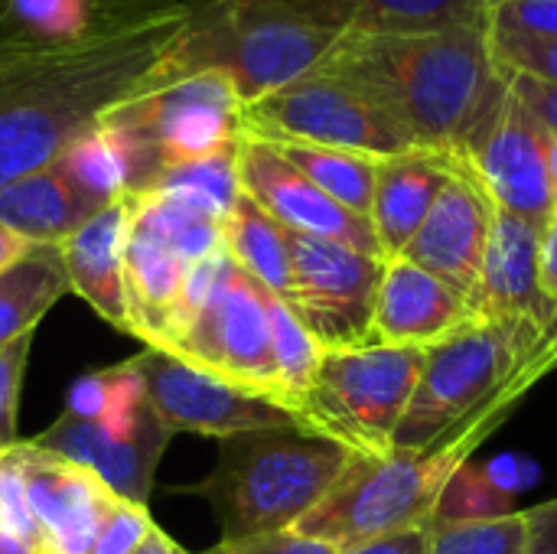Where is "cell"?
Segmentation results:
<instances>
[{
    "mask_svg": "<svg viewBox=\"0 0 557 554\" xmlns=\"http://www.w3.org/2000/svg\"><path fill=\"white\" fill-rule=\"evenodd\" d=\"M529 529V552L525 554H557V500L532 506L522 513Z\"/></svg>",
    "mask_w": 557,
    "mask_h": 554,
    "instance_id": "41",
    "label": "cell"
},
{
    "mask_svg": "<svg viewBox=\"0 0 557 554\" xmlns=\"http://www.w3.org/2000/svg\"><path fill=\"white\" fill-rule=\"evenodd\" d=\"M486 29L519 39H557V0H512L486 13Z\"/></svg>",
    "mask_w": 557,
    "mask_h": 554,
    "instance_id": "34",
    "label": "cell"
},
{
    "mask_svg": "<svg viewBox=\"0 0 557 554\" xmlns=\"http://www.w3.org/2000/svg\"><path fill=\"white\" fill-rule=\"evenodd\" d=\"M127 222H131V196H121L101 206L69 238L59 242L69 294H78L104 323H111L121 333H131L127 297H124Z\"/></svg>",
    "mask_w": 557,
    "mask_h": 554,
    "instance_id": "22",
    "label": "cell"
},
{
    "mask_svg": "<svg viewBox=\"0 0 557 554\" xmlns=\"http://www.w3.org/2000/svg\"><path fill=\"white\" fill-rule=\"evenodd\" d=\"M0 554H42L33 542H26V539H20L13 529H7L3 522H0Z\"/></svg>",
    "mask_w": 557,
    "mask_h": 554,
    "instance_id": "46",
    "label": "cell"
},
{
    "mask_svg": "<svg viewBox=\"0 0 557 554\" xmlns=\"http://www.w3.org/2000/svg\"><path fill=\"white\" fill-rule=\"evenodd\" d=\"M428 535H431V526L428 529H411V532H401V535H388V539H375V542H366V545L349 549L343 554H424Z\"/></svg>",
    "mask_w": 557,
    "mask_h": 554,
    "instance_id": "43",
    "label": "cell"
},
{
    "mask_svg": "<svg viewBox=\"0 0 557 554\" xmlns=\"http://www.w3.org/2000/svg\"><path fill=\"white\" fill-rule=\"evenodd\" d=\"M147 189H163V193H186L212 209H219L225 219L235 209L242 196V180H238V144L225 147L219 153L199 157V160H183L173 167H163Z\"/></svg>",
    "mask_w": 557,
    "mask_h": 554,
    "instance_id": "30",
    "label": "cell"
},
{
    "mask_svg": "<svg viewBox=\"0 0 557 554\" xmlns=\"http://www.w3.org/2000/svg\"><path fill=\"white\" fill-rule=\"evenodd\" d=\"M480 176L499 212L545 225L555 212V189L548 173V134L509 95L499 118L483 140L463 157Z\"/></svg>",
    "mask_w": 557,
    "mask_h": 554,
    "instance_id": "16",
    "label": "cell"
},
{
    "mask_svg": "<svg viewBox=\"0 0 557 554\" xmlns=\"http://www.w3.org/2000/svg\"><path fill=\"white\" fill-rule=\"evenodd\" d=\"M539 287L552 304H557V206L542 225L539 238Z\"/></svg>",
    "mask_w": 557,
    "mask_h": 554,
    "instance_id": "42",
    "label": "cell"
},
{
    "mask_svg": "<svg viewBox=\"0 0 557 554\" xmlns=\"http://www.w3.org/2000/svg\"><path fill=\"white\" fill-rule=\"evenodd\" d=\"M284 160H290L317 189H323L333 202L349 209L359 219H369L379 157L336 150V147H313V144H271Z\"/></svg>",
    "mask_w": 557,
    "mask_h": 554,
    "instance_id": "28",
    "label": "cell"
},
{
    "mask_svg": "<svg viewBox=\"0 0 557 554\" xmlns=\"http://www.w3.org/2000/svg\"><path fill=\"white\" fill-rule=\"evenodd\" d=\"M232 545L238 549V554H343L336 545L320 542V539H307L294 529L261 535V539H248V542H232Z\"/></svg>",
    "mask_w": 557,
    "mask_h": 554,
    "instance_id": "40",
    "label": "cell"
},
{
    "mask_svg": "<svg viewBox=\"0 0 557 554\" xmlns=\"http://www.w3.org/2000/svg\"><path fill=\"white\" fill-rule=\"evenodd\" d=\"M352 451L304 428H258L219 441L212 473L199 493L222 542H248L294 529L343 477Z\"/></svg>",
    "mask_w": 557,
    "mask_h": 554,
    "instance_id": "4",
    "label": "cell"
},
{
    "mask_svg": "<svg viewBox=\"0 0 557 554\" xmlns=\"http://www.w3.org/2000/svg\"><path fill=\"white\" fill-rule=\"evenodd\" d=\"M189 268L193 264L131 206L124 242V297L131 336H137L144 346L163 349L170 343Z\"/></svg>",
    "mask_w": 557,
    "mask_h": 554,
    "instance_id": "21",
    "label": "cell"
},
{
    "mask_svg": "<svg viewBox=\"0 0 557 554\" xmlns=\"http://www.w3.org/2000/svg\"><path fill=\"white\" fill-rule=\"evenodd\" d=\"M476 3L490 13V10H496V7H503V3H512V0H476Z\"/></svg>",
    "mask_w": 557,
    "mask_h": 554,
    "instance_id": "49",
    "label": "cell"
},
{
    "mask_svg": "<svg viewBox=\"0 0 557 554\" xmlns=\"http://www.w3.org/2000/svg\"><path fill=\"white\" fill-rule=\"evenodd\" d=\"M238 180H242V193L251 202H258L287 232L333 238L356 251L382 258L369 219H359L339 202H333L271 144L251 137L238 140Z\"/></svg>",
    "mask_w": 557,
    "mask_h": 554,
    "instance_id": "14",
    "label": "cell"
},
{
    "mask_svg": "<svg viewBox=\"0 0 557 554\" xmlns=\"http://www.w3.org/2000/svg\"><path fill=\"white\" fill-rule=\"evenodd\" d=\"M95 212L98 206L88 202L55 163L39 167L0 189V225L29 245H59Z\"/></svg>",
    "mask_w": 557,
    "mask_h": 554,
    "instance_id": "25",
    "label": "cell"
},
{
    "mask_svg": "<svg viewBox=\"0 0 557 554\" xmlns=\"http://www.w3.org/2000/svg\"><path fill=\"white\" fill-rule=\"evenodd\" d=\"M506 78H509V95L529 111V118L548 137H557V85L522 75V72H506Z\"/></svg>",
    "mask_w": 557,
    "mask_h": 554,
    "instance_id": "38",
    "label": "cell"
},
{
    "mask_svg": "<svg viewBox=\"0 0 557 554\" xmlns=\"http://www.w3.org/2000/svg\"><path fill=\"white\" fill-rule=\"evenodd\" d=\"M29 251H33V245H29L26 238H20V235L10 232L7 225H0V274L10 271L13 264H20Z\"/></svg>",
    "mask_w": 557,
    "mask_h": 554,
    "instance_id": "44",
    "label": "cell"
},
{
    "mask_svg": "<svg viewBox=\"0 0 557 554\" xmlns=\"http://www.w3.org/2000/svg\"><path fill=\"white\" fill-rule=\"evenodd\" d=\"M473 320L476 310L460 291L405 258L385 261L372 317V343L431 349Z\"/></svg>",
    "mask_w": 557,
    "mask_h": 554,
    "instance_id": "18",
    "label": "cell"
},
{
    "mask_svg": "<svg viewBox=\"0 0 557 554\" xmlns=\"http://www.w3.org/2000/svg\"><path fill=\"white\" fill-rule=\"evenodd\" d=\"M69 294L59 245H33V251L0 274V346L33 336L39 320Z\"/></svg>",
    "mask_w": 557,
    "mask_h": 554,
    "instance_id": "26",
    "label": "cell"
},
{
    "mask_svg": "<svg viewBox=\"0 0 557 554\" xmlns=\"http://www.w3.org/2000/svg\"><path fill=\"white\" fill-rule=\"evenodd\" d=\"M552 369H557V320L476 317L424 353L392 451L470 460Z\"/></svg>",
    "mask_w": 557,
    "mask_h": 554,
    "instance_id": "3",
    "label": "cell"
},
{
    "mask_svg": "<svg viewBox=\"0 0 557 554\" xmlns=\"http://www.w3.org/2000/svg\"><path fill=\"white\" fill-rule=\"evenodd\" d=\"M199 3V0H196ZM193 7L65 46H0V189L95 127L183 42Z\"/></svg>",
    "mask_w": 557,
    "mask_h": 554,
    "instance_id": "1",
    "label": "cell"
},
{
    "mask_svg": "<svg viewBox=\"0 0 557 554\" xmlns=\"http://www.w3.org/2000/svg\"><path fill=\"white\" fill-rule=\"evenodd\" d=\"M196 0H7L0 46H65L111 36Z\"/></svg>",
    "mask_w": 557,
    "mask_h": 554,
    "instance_id": "19",
    "label": "cell"
},
{
    "mask_svg": "<svg viewBox=\"0 0 557 554\" xmlns=\"http://www.w3.org/2000/svg\"><path fill=\"white\" fill-rule=\"evenodd\" d=\"M454 157L437 150H405L398 157H385L375 176V196L369 225L375 232L382 258H398L405 245L414 238L421 222L428 219L434 199L441 196L450 176Z\"/></svg>",
    "mask_w": 557,
    "mask_h": 554,
    "instance_id": "23",
    "label": "cell"
},
{
    "mask_svg": "<svg viewBox=\"0 0 557 554\" xmlns=\"http://www.w3.org/2000/svg\"><path fill=\"white\" fill-rule=\"evenodd\" d=\"M166 353L186 359L209 376L225 379L228 385L284 405L274 369L271 294L235 261H228L219 287L209 294L202 310L176 333Z\"/></svg>",
    "mask_w": 557,
    "mask_h": 554,
    "instance_id": "10",
    "label": "cell"
},
{
    "mask_svg": "<svg viewBox=\"0 0 557 554\" xmlns=\"http://www.w3.org/2000/svg\"><path fill=\"white\" fill-rule=\"evenodd\" d=\"M206 554H238V549H235L232 542H219L215 549H209V552H206Z\"/></svg>",
    "mask_w": 557,
    "mask_h": 554,
    "instance_id": "48",
    "label": "cell"
},
{
    "mask_svg": "<svg viewBox=\"0 0 557 554\" xmlns=\"http://www.w3.org/2000/svg\"><path fill=\"white\" fill-rule=\"evenodd\" d=\"M0 522L7 529H13L20 539L33 542L42 552L39 526H36V519L29 513V503H26V490H23V477H20V464H16L13 447L7 454H0Z\"/></svg>",
    "mask_w": 557,
    "mask_h": 554,
    "instance_id": "37",
    "label": "cell"
},
{
    "mask_svg": "<svg viewBox=\"0 0 557 554\" xmlns=\"http://www.w3.org/2000/svg\"><path fill=\"white\" fill-rule=\"evenodd\" d=\"M548 173H552V189H555L557 206V137H548Z\"/></svg>",
    "mask_w": 557,
    "mask_h": 554,
    "instance_id": "47",
    "label": "cell"
},
{
    "mask_svg": "<svg viewBox=\"0 0 557 554\" xmlns=\"http://www.w3.org/2000/svg\"><path fill=\"white\" fill-rule=\"evenodd\" d=\"M539 238L542 225L496 209L480 284L473 294L476 317L555 323L557 304L539 287Z\"/></svg>",
    "mask_w": 557,
    "mask_h": 554,
    "instance_id": "20",
    "label": "cell"
},
{
    "mask_svg": "<svg viewBox=\"0 0 557 554\" xmlns=\"http://www.w3.org/2000/svg\"><path fill=\"white\" fill-rule=\"evenodd\" d=\"M170 441L173 431L150 408L127 431L117 434L101 428L98 421L62 415L52 428L33 438V444L91 470L114 496L140 506H147L153 493V473Z\"/></svg>",
    "mask_w": 557,
    "mask_h": 554,
    "instance_id": "17",
    "label": "cell"
},
{
    "mask_svg": "<svg viewBox=\"0 0 557 554\" xmlns=\"http://www.w3.org/2000/svg\"><path fill=\"white\" fill-rule=\"evenodd\" d=\"M131 366L144 382L150 411L173 434L186 431L222 441L242 431L304 424L290 408L228 385L225 379L209 376L166 349L144 346L137 356H131Z\"/></svg>",
    "mask_w": 557,
    "mask_h": 554,
    "instance_id": "12",
    "label": "cell"
},
{
    "mask_svg": "<svg viewBox=\"0 0 557 554\" xmlns=\"http://www.w3.org/2000/svg\"><path fill=\"white\" fill-rule=\"evenodd\" d=\"M157 522L150 519V509L131 500H114L108 516L98 526V535L91 542L88 554H134V549L144 542V535L153 529Z\"/></svg>",
    "mask_w": 557,
    "mask_h": 554,
    "instance_id": "33",
    "label": "cell"
},
{
    "mask_svg": "<svg viewBox=\"0 0 557 554\" xmlns=\"http://www.w3.org/2000/svg\"><path fill=\"white\" fill-rule=\"evenodd\" d=\"M33 336H20L0 346V454L20 444L16 438V411H20V385L26 376Z\"/></svg>",
    "mask_w": 557,
    "mask_h": 554,
    "instance_id": "35",
    "label": "cell"
},
{
    "mask_svg": "<svg viewBox=\"0 0 557 554\" xmlns=\"http://www.w3.org/2000/svg\"><path fill=\"white\" fill-rule=\"evenodd\" d=\"M317 72L379 104L414 147L467 157L509 98L486 23L428 33H343Z\"/></svg>",
    "mask_w": 557,
    "mask_h": 554,
    "instance_id": "2",
    "label": "cell"
},
{
    "mask_svg": "<svg viewBox=\"0 0 557 554\" xmlns=\"http://www.w3.org/2000/svg\"><path fill=\"white\" fill-rule=\"evenodd\" d=\"M512 516V493H506L486 467L460 464L441 490L434 522H473V519H503Z\"/></svg>",
    "mask_w": 557,
    "mask_h": 554,
    "instance_id": "32",
    "label": "cell"
},
{
    "mask_svg": "<svg viewBox=\"0 0 557 554\" xmlns=\"http://www.w3.org/2000/svg\"><path fill=\"white\" fill-rule=\"evenodd\" d=\"M290 7L343 33H428L486 23L476 0H264Z\"/></svg>",
    "mask_w": 557,
    "mask_h": 554,
    "instance_id": "24",
    "label": "cell"
},
{
    "mask_svg": "<svg viewBox=\"0 0 557 554\" xmlns=\"http://www.w3.org/2000/svg\"><path fill=\"white\" fill-rule=\"evenodd\" d=\"M111 405V369H98L82 376L65 398V411L69 418H82V421H104Z\"/></svg>",
    "mask_w": 557,
    "mask_h": 554,
    "instance_id": "39",
    "label": "cell"
},
{
    "mask_svg": "<svg viewBox=\"0 0 557 554\" xmlns=\"http://www.w3.org/2000/svg\"><path fill=\"white\" fill-rule=\"evenodd\" d=\"M134 554H189L180 542H173L160 526H153L147 535H144V542L134 549Z\"/></svg>",
    "mask_w": 557,
    "mask_h": 554,
    "instance_id": "45",
    "label": "cell"
},
{
    "mask_svg": "<svg viewBox=\"0 0 557 554\" xmlns=\"http://www.w3.org/2000/svg\"><path fill=\"white\" fill-rule=\"evenodd\" d=\"M242 108L228 72L215 65H180L173 49L160 72L111 108L104 121L124 127L160 173L163 167L235 147L242 140Z\"/></svg>",
    "mask_w": 557,
    "mask_h": 554,
    "instance_id": "8",
    "label": "cell"
},
{
    "mask_svg": "<svg viewBox=\"0 0 557 554\" xmlns=\"http://www.w3.org/2000/svg\"><path fill=\"white\" fill-rule=\"evenodd\" d=\"M457 467L460 460L447 454H352L343 477L294 526V532L349 552L375 539L428 529L441 490Z\"/></svg>",
    "mask_w": 557,
    "mask_h": 554,
    "instance_id": "6",
    "label": "cell"
},
{
    "mask_svg": "<svg viewBox=\"0 0 557 554\" xmlns=\"http://www.w3.org/2000/svg\"><path fill=\"white\" fill-rule=\"evenodd\" d=\"M271 340H274V369L284 405L297 415L300 398L307 395L317 366H320V343L300 323L294 307L271 294ZM300 418V415H297Z\"/></svg>",
    "mask_w": 557,
    "mask_h": 554,
    "instance_id": "29",
    "label": "cell"
},
{
    "mask_svg": "<svg viewBox=\"0 0 557 554\" xmlns=\"http://www.w3.org/2000/svg\"><path fill=\"white\" fill-rule=\"evenodd\" d=\"M238 127L242 137L264 144H313L379 160L414 150V140L379 104L330 72H310L245 104Z\"/></svg>",
    "mask_w": 557,
    "mask_h": 554,
    "instance_id": "9",
    "label": "cell"
},
{
    "mask_svg": "<svg viewBox=\"0 0 557 554\" xmlns=\"http://www.w3.org/2000/svg\"><path fill=\"white\" fill-rule=\"evenodd\" d=\"M290 307L320 349L372 346V317L385 261L333 238L287 232Z\"/></svg>",
    "mask_w": 557,
    "mask_h": 554,
    "instance_id": "11",
    "label": "cell"
},
{
    "mask_svg": "<svg viewBox=\"0 0 557 554\" xmlns=\"http://www.w3.org/2000/svg\"><path fill=\"white\" fill-rule=\"evenodd\" d=\"M490 49L506 72H522L557 85V39H519L490 33Z\"/></svg>",
    "mask_w": 557,
    "mask_h": 554,
    "instance_id": "36",
    "label": "cell"
},
{
    "mask_svg": "<svg viewBox=\"0 0 557 554\" xmlns=\"http://www.w3.org/2000/svg\"><path fill=\"white\" fill-rule=\"evenodd\" d=\"M493 219H496V206L483 189L480 176L470 170L463 157H454L441 196L434 199L428 219L421 222V229L414 232V238L405 245L398 258L441 278L473 304Z\"/></svg>",
    "mask_w": 557,
    "mask_h": 554,
    "instance_id": "13",
    "label": "cell"
},
{
    "mask_svg": "<svg viewBox=\"0 0 557 554\" xmlns=\"http://www.w3.org/2000/svg\"><path fill=\"white\" fill-rule=\"evenodd\" d=\"M343 29L264 0H199L176 46L180 65H215L251 104L323 65Z\"/></svg>",
    "mask_w": 557,
    "mask_h": 554,
    "instance_id": "5",
    "label": "cell"
},
{
    "mask_svg": "<svg viewBox=\"0 0 557 554\" xmlns=\"http://www.w3.org/2000/svg\"><path fill=\"white\" fill-rule=\"evenodd\" d=\"M529 529L525 516L512 513L503 519L473 522H434L424 554H525Z\"/></svg>",
    "mask_w": 557,
    "mask_h": 554,
    "instance_id": "31",
    "label": "cell"
},
{
    "mask_svg": "<svg viewBox=\"0 0 557 554\" xmlns=\"http://www.w3.org/2000/svg\"><path fill=\"white\" fill-rule=\"evenodd\" d=\"M42 554H88L101 519L117 500L91 470L33 441L13 447Z\"/></svg>",
    "mask_w": 557,
    "mask_h": 554,
    "instance_id": "15",
    "label": "cell"
},
{
    "mask_svg": "<svg viewBox=\"0 0 557 554\" xmlns=\"http://www.w3.org/2000/svg\"><path fill=\"white\" fill-rule=\"evenodd\" d=\"M3 10H7V0H0V20H3Z\"/></svg>",
    "mask_w": 557,
    "mask_h": 554,
    "instance_id": "50",
    "label": "cell"
},
{
    "mask_svg": "<svg viewBox=\"0 0 557 554\" xmlns=\"http://www.w3.org/2000/svg\"><path fill=\"white\" fill-rule=\"evenodd\" d=\"M225 251L228 258L251 274L268 294L290 300V245L287 229L274 222L258 202L245 193L225 219Z\"/></svg>",
    "mask_w": 557,
    "mask_h": 554,
    "instance_id": "27",
    "label": "cell"
},
{
    "mask_svg": "<svg viewBox=\"0 0 557 554\" xmlns=\"http://www.w3.org/2000/svg\"><path fill=\"white\" fill-rule=\"evenodd\" d=\"M424 353L379 343L323 349L317 376L297 405L300 421L352 454H388L418 385Z\"/></svg>",
    "mask_w": 557,
    "mask_h": 554,
    "instance_id": "7",
    "label": "cell"
}]
</instances>
